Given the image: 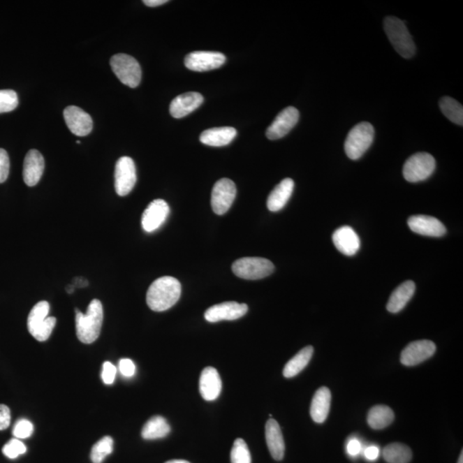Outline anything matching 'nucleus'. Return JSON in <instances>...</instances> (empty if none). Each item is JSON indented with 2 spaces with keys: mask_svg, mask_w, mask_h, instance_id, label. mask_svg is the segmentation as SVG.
<instances>
[{
  "mask_svg": "<svg viewBox=\"0 0 463 463\" xmlns=\"http://www.w3.org/2000/svg\"><path fill=\"white\" fill-rule=\"evenodd\" d=\"M180 295L182 284L176 278L160 277L150 285L147 292V304L154 311H167L178 302Z\"/></svg>",
  "mask_w": 463,
  "mask_h": 463,
  "instance_id": "f257e3e1",
  "label": "nucleus"
},
{
  "mask_svg": "<svg viewBox=\"0 0 463 463\" xmlns=\"http://www.w3.org/2000/svg\"><path fill=\"white\" fill-rule=\"evenodd\" d=\"M103 322V307L99 300H93L89 304L87 312L82 314L76 309V330L79 341L91 344L101 334Z\"/></svg>",
  "mask_w": 463,
  "mask_h": 463,
  "instance_id": "f03ea898",
  "label": "nucleus"
},
{
  "mask_svg": "<svg viewBox=\"0 0 463 463\" xmlns=\"http://www.w3.org/2000/svg\"><path fill=\"white\" fill-rule=\"evenodd\" d=\"M383 29L391 44L402 58L410 59L415 55L416 45L404 22L396 17H387L383 21Z\"/></svg>",
  "mask_w": 463,
  "mask_h": 463,
  "instance_id": "7ed1b4c3",
  "label": "nucleus"
},
{
  "mask_svg": "<svg viewBox=\"0 0 463 463\" xmlns=\"http://www.w3.org/2000/svg\"><path fill=\"white\" fill-rule=\"evenodd\" d=\"M49 311V303L47 301H41L29 312L27 323L29 332L37 341H47L57 322L54 317H48Z\"/></svg>",
  "mask_w": 463,
  "mask_h": 463,
  "instance_id": "20e7f679",
  "label": "nucleus"
},
{
  "mask_svg": "<svg viewBox=\"0 0 463 463\" xmlns=\"http://www.w3.org/2000/svg\"><path fill=\"white\" fill-rule=\"evenodd\" d=\"M375 131L374 126L368 122L358 124L349 131L346 139L345 152L350 159H360L374 142Z\"/></svg>",
  "mask_w": 463,
  "mask_h": 463,
  "instance_id": "39448f33",
  "label": "nucleus"
},
{
  "mask_svg": "<svg viewBox=\"0 0 463 463\" xmlns=\"http://www.w3.org/2000/svg\"><path fill=\"white\" fill-rule=\"evenodd\" d=\"M235 276L246 280H260L274 272V266L269 259L263 258H242L232 265Z\"/></svg>",
  "mask_w": 463,
  "mask_h": 463,
  "instance_id": "423d86ee",
  "label": "nucleus"
},
{
  "mask_svg": "<svg viewBox=\"0 0 463 463\" xmlns=\"http://www.w3.org/2000/svg\"><path fill=\"white\" fill-rule=\"evenodd\" d=\"M110 65L122 84L130 88H137L140 84L142 70L137 59L128 54H118L112 56Z\"/></svg>",
  "mask_w": 463,
  "mask_h": 463,
  "instance_id": "0eeeda50",
  "label": "nucleus"
},
{
  "mask_svg": "<svg viewBox=\"0 0 463 463\" xmlns=\"http://www.w3.org/2000/svg\"><path fill=\"white\" fill-rule=\"evenodd\" d=\"M435 168L436 161L432 154L417 153L406 160L402 172L406 182L417 183L428 179Z\"/></svg>",
  "mask_w": 463,
  "mask_h": 463,
  "instance_id": "6e6552de",
  "label": "nucleus"
},
{
  "mask_svg": "<svg viewBox=\"0 0 463 463\" xmlns=\"http://www.w3.org/2000/svg\"><path fill=\"white\" fill-rule=\"evenodd\" d=\"M115 191L120 197H125L133 191L137 182L135 166L131 157L119 158L115 166Z\"/></svg>",
  "mask_w": 463,
  "mask_h": 463,
  "instance_id": "1a4fd4ad",
  "label": "nucleus"
},
{
  "mask_svg": "<svg viewBox=\"0 0 463 463\" xmlns=\"http://www.w3.org/2000/svg\"><path fill=\"white\" fill-rule=\"evenodd\" d=\"M237 193L235 184L229 179H221L214 184L212 194V206L218 216L227 213L235 201Z\"/></svg>",
  "mask_w": 463,
  "mask_h": 463,
  "instance_id": "9d476101",
  "label": "nucleus"
},
{
  "mask_svg": "<svg viewBox=\"0 0 463 463\" xmlns=\"http://www.w3.org/2000/svg\"><path fill=\"white\" fill-rule=\"evenodd\" d=\"M225 62V55L219 52L195 51L184 59L186 68L198 73L217 69Z\"/></svg>",
  "mask_w": 463,
  "mask_h": 463,
  "instance_id": "9b49d317",
  "label": "nucleus"
},
{
  "mask_svg": "<svg viewBox=\"0 0 463 463\" xmlns=\"http://www.w3.org/2000/svg\"><path fill=\"white\" fill-rule=\"evenodd\" d=\"M434 341L428 340L416 341L402 350L401 362L406 367H415L430 359L436 352Z\"/></svg>",
  "mask_w": 463,
  "mask_h": 463,
  "instance_id": "f8f14e48",
  "label": "nucleus"
},
{
  "mask_svg": "<svg viewBox=\"0 0 463 463\" xmlns=\"http://www.w3.org/2000/svg\"><path fill=\"white\" fill-rule=\"evenodd\" d=\"M248 307L246 304H240L235 301H228L210 307L205 311V318L210 323H217L227 320L239 319L247 314Z\"/></svg>",
  "mask_w": 463,
  "mask_h": 463,
  "instance_id": "ddd939ff",
  "label": "nucleus"
},
{
  "mask_svg": "<svg viewBox=\"0 0 463 463\" xmlns=\"http://www.w3.org/2000/svg\"><path fill=\"white\" fill-rule=\"evenodd\" d=\"M299 119L300 112L295 108L284 109L267 129V138L270 140H277L285 137L298 123Z\"/></svg>",
  "mask_w": 463,
  "mask_h": 463,
  "instance_id": "4468645a",
  "label": "nucleus"
},
{
  "mask_svg": "<svg viewBox=\"0 0 463 463\" xmlns=\"http://www.w3.org/2000/svg\"><path fill=\"white\" fill-rule=\"evenodd\" d=\"M64 118L71 133L78 137H85L93 130V119L80 108L69 106L64 111Z\"/></svg>",
  "mask_w": 463,
  "mask_h": 463,
  "instance_id": "2eb2a0df",
  "label": "nucleus"
},
{
  "mask_svg": "<svg viewBox=\"0 0 463 463\" xmlns=\"http://www.w3.org/2000/svg\"><path fill=\"white\" fill-rule=\"evenodd\" d=\"M170 209L167 202L156 199L150 203L142 216V227L147 233L157 230L168 216Z\"/></svg>",
  "mask_w": 463,
  "mask_h": 463,
  "instance_id": "dca6fc26",
  "label": "nucleus"
},
{
  "mask_svg": "<svg viewBox=\"0 0 463 463\" xmlns=\"http://www.w3.org/2000/svg\"><path fill=\"white\" fill-rule=\"evenodd\" d=\"M409 227L418 235L428 237H442L446 228L441 221L434 216H413L408 221Z\"/></svg>",
  "mask_w": 463,
  "mask_h": 463,
  "instance_id": "f3484780",
  "label": "nucleus"
},
{
  "mask_svg": "<svg viewBox=\"0 0 463 463\" xmlns=\"http://www.w3.org/2000/svg\"><path fill=\"white\" fill-rule=\"evenodd\" d=\"M45 161L43 154L36 149L29 150L26 154L22 177L28 186H35L43 175Z\"/></svg>",
  "mask_w": 463,
  "mask_h": 463,
  "instance_id": "a211bd4d",
  "label": "nucleus"
},
{
  "mask_svg": "<svg viewBox=\"0 0 463 463\" xmlns=\"http://www.w3.org/2000/svg\"><path fill=\"white\" fill-rule=\"evenodd\" d=\"M203 103V97L198 92H187L172 101L169 111L175 119H182L198 109Z\"/></svg>",
  "mask_w": 463,
  "mask_h": 463,
  "instance_id": "6ab92c4d",
  "label": "nucleus"
},
{
  "mask_svg": "<svg viewBox=\"0 0 463 463\" xmlns=\"http://www.w3.org/2000/svg\"><path fill=\"white\" fill-rule=\"evenodd\" d=\"M332 240L337 249L346 256L355 255L360 247L359 236L348 226L337 229L333 233Z\"/></svg>",
  "mask_w": 463,
  "mask_h": 463,
  "instance_id": "aec40b11",
  "label": "nucleus"
},
{
  "mask_svg": "<svg viewBox=\"0 0 463 463\" xmlns=\"http://www.w3.org/2000/svg\"><path fill=\"white\" fill-rule=\"evenodd\" d=\"M221 379L216 369L206 367L203 369L200 380H199V390L205 401H214L220 396L221 391Z\"/></svg>",
  "mask_w": 463,
  "mask_h": 463,
  "instance_id": "412c9836",
  "label": "nucleus"
},
{
  "mask_svg": "<svg viewBox=\"0 0 463 463\" xmlns=\"http://www.w3.org/2000/svg\"><path fill=\"white\" fill-rule=\"evenodd\" d=\"M265 438L271 457L276 461H281L285 454V443L279 424L274 419L267 421Z\"/></svg>",
  "mask_w": 463,
  "mask_h": 463,
  "instance_id": "4be33fe9",
  "label": "nucleus"
},
{
  "mask_svg": "<svg viewBox=\"0 0 463 463\" xmlns=\"http://www.w3.org/2000/svg\"><path fill=\"white\" fill-rule=\"evenodd\" d=\"M295 182L292 179H285L271 191L267 200V207L271 212H277L284 208L293 194Z\"/></svg>",
  "mask_w": 463,
  "mask_h": 463,
  "instance_id": "5701e85b",
  "label": "nucleus"
},
{
  "mask_svg": "<svg viewBox=\"0 0 463 463\" xmlns=\"http://www.w3.org/2000/svg\"><path fill=\"white\" fill-rule=\"evenodd\" d=\"M331 402V393L328 388L321 387L312 398L310 413L316 423L325 422L328 417Z\"/></svg>",
  "mask_w": 463,
  "mask_h": 463,
  "instance_id": "b1692460",
  "label": "nucleus"
},
{
  "mask_svg": "<svg viewBox=\"0 0 463 463\" xmlns=\"http://www.w3.org/2000/svg\"><path fill=\"white\" fill-rule=\"evenodd\" d=\"M416 284L412 281H406L394 290L387 303V310L391 314H397L406 307L412 299L416 292Z\"/></svg>",
  "mask_w": 463,
  "mask_h": 463,
  "instance_id": "393cba45",
  "label": "nucleus"
},
{
  "mask_svg": "<svg viewBox=\"0 0 463 463\" xmlns=\"http://www.w3.org/2000/svg\"><path fill=\"white\" fill-rule=\"evenodd\" d=\"M236 135L237 131L233 127L212 128V129L203 131L200 135V141L202 144L205 145L222 147L231 144Z\"/></svg>",
  "mask_w": 463,
  "mask_h": 463,
  "instance_id": "a878e982",
  "label": "nucleus"
},
{
  "mask_svg": "<svg viewBox=\"0 0 463 463\" xmlns=\"http://www.w3.org/2000/svg\"><path fill=\"white\" fill-rule=\"evenodd\" d=\"M314 349L311 346L301 349L295 356H293L288 361L284 369V376L285 378L291 379L298 375L307 367L309 362L314 355Z\"/></svg>",
  "mask_w": 463,
  "mask_h": 463,
  "instance_id": "bb28decb",
  "label": "nucleus"
},
{
  "mask_svg": "<svg viewBox=\"0 0 463 463\" xmlns=\"http://www.w3.org/2000/svg\"><path fill=\"white\" fill-rule=\"evenodd\" d=\"M395 413L390 406L385 405H376L371 409L367 416V422L370 427L374 430L389 427L393 422Z\"/></svg>",
  "mask_w": 463,
  "mask_h": 463,
  "instance_id": "cd10ccee",
  "label": "nucleus"
},
{
  "mask_svg": "<svg viewBox=\"0 0 463 463\" xmlns=\"http://www.w3.org/2000/svg\"><path fill=\"white\" fill-rule=\"evenodd\" d=\"M170 431V425L165 418L154 416L147 421L145 427H142V436L146 440L163 439L169 434Z\"/></svg>",
  "mask_w": 463,
  "mask_h": 463,
  "instance_id": "c85d7f7f",
  "label": "nucleus"
},
{
  "mask_svg": "<svg viewBox=\"0 0 463 463\" xmlns=\"http://www.w3.org/2000/svg\"><path fill=\"white\" fill-rule=\"evenodd\" d=\"M383 455L388 463H409L413 457L411 449L405 444L399 443L387 446Z\"/></svg>",
  "mask_w": 463,
  "mask_h": 463,
  "instance_id": "c756f323",
  "label": "nucleus"
},
{
  "mask_svg": "<svg viewBox=\"0 0 463 463\" xmlns=\"http://www.w3.org/2000/svg\"><path fill=\"white\" fill-rule=\"evenodd\" d=\"M440 109L444 116L457 125H463V108L458 101L449 96L441 98L439 101Z\"/></svg>",
  "mask_w": 463,
  "mask_h": 463,
  "instance_id": "7c9ffc66",
  "label": "nucleus"
},
{
  "mask_svg": "<svg viewBox=\"0 0 463 463\" xmlns=\"http://www.w3.org/2000/svg\"><path fill=\"white\" fill-rule=\"evenodd\" d=\"M112 450H114V440L111 436H104L92 447L90 458L93 463H103Z\"/></svg>",
  "mask_w": 463,
  "mask_h": 463,
  "instance_id": "2f4dec72",
  "label": "nucleus"
},
{
  "mask_svg": "<svg viewBox=\"0 0 463 463\" xmlns=\"http://www.w3.org/2000/svg\"><path fill=\"white\" fill-rule=\"evenodd\" d=\"M232 463H251V457L246 442L242 439H237L231 450Z\"/></svg>",
  "mask_w": 463,
  "mask_h": 463,
  "instance_id": "473e14b6",
  "label": "nucleus"
},
{
  "mask_svg": "<svg viewBox=\"0 0 463 463\" xmlns=\"http://www.w3.org/2000/svg\"><path fill=\"white\" fill-rule=\"evenodd\" d=\"M17 106V94L14 90H0V114L13 111Z\"/></svg>",
  "mask_w": 463,
  "mask_h": 463,
  "instance_id": "72a5a7b5",
  "label": "nucleus"
},
{
  "mask_svg": "<svg viewBox=\"0 0 463 463\" xmlns=\"http://www.w3.org/2000/svg\"><path fill=\"white\" fill-rule=\"evenodd\" d=\"M27 450L25 444L20 439H13L3 447L2 453L6 457L16 459Z\"/></svg>",
  "mask_w": 463,
  "mask_h": 463,
  "instance_id": "f704fd0d",
  "label": "nucleus"
},
{
  "mask_svg": "<svg viewBox=\"0 0 463 463\" xmlns=\"http://www.w3.org/2000/svg\"><path fill=\"white\" fill-rule=\"evenodd\" d=\"M34 425L29 420L22 419L15 424L13 428V436L17 439L29 438L33 434Z\"/></svg>",
  "mask_w": 463,
  "mask_h": 463,
  "instance_id": "c9c22d12",
  "label": "nucleus"
},
{
  "mask_svg": "<svg viewBox=\"0 0 463 463\" xmlns=\"http://www.w3.org/2000/svg\"><path fill=\"white\" fill-rule=\"evenodd\" d=\"M10 172V159L8 154L3 149H0V184L6 182Z\"/></svg>",
  "mask_w": 463,
  "mask_h": 463,
  "instance_id": "e433bc0d",
  "label": "nucleus"
},
{
  "mask_svg": "<svg viewBox=\"0 0 463 463\" xmlns=\"http://www.w3.org/2000/svg\"><path fill=\"white\" fill-rule=\"evenodd\" d=\"M117 374V369L111 362H104L103 372H101V379L106 385L114 383Z\"/></svg>",
  "mask_w": 463,
  "mask_h": 463,
  "instance_id": "4c0bfd02",
  "label": "nucleus"
},
{
  "mask_svg": "<svg viewBox=\"0 0 463 463\" xmlns=\"http://www.w3.org/2000/svg\"><path fill=\"white\" fill-rule=\"evenodd\" d=\"M119 369L120 374L126 378H131L135 374V366L133 360L122 359L119 361Z\"/></svg>",
  "mask_w": 463,
  "mask_h": 463,
  "instance_id": "58836bf2",
  "label": "nucleus"
},
{
  "mask_svg": "<svg viewBox=\"0 0 463 463\" xmlns=\"http://www.w3.org/2000/svg\"><path fill=\"white\" fill-rule=\"evenodd\" d=\"M10 425V410L9 406L0 404V431L6 430Z\"/></svg>",
  "mask_w": 463,
  "mask_h": 463,
  "instance_id": "ea45409f",
  "label": "nucleus"
},
{
  "mask_svg": "<svg viewBox=\"0 0 463 463\" xmlns=\"http://www.w3.org/2000/svg\"><path fill=\"white\" fill-rule=\"evenodd\" d=\"M347 450L350 455L355 457V455L360 453L361 444L357 439H352L351 441H349L348 443Z\"/></svg>",
  "mask_w": 463,
  "mask_h": 463,
  "instance_id": "a19ab883",
  "label": "nucleus"
},
{
  "mask_svg": "<svg viewBox=\"0 0 463 463\" xmlns=\"http://www.w3.org/2000/svg\"><path fill=\"white\" fill-rule=\"evenodd\" d=\"M364 454L365 457H366L368 460L374 461L376 458L379 457V448L376 446L368 447L366 450H365Z\"/></svg>",
  "mask_w": 463,
  "mask_h": 463,
  "instance_id": "79ce46f5",
  "label": "nucleus"
},
{
  "mask_svg": "<svg viewBox=\"0 0 463 463\" xmlns=\"http://www.w3.org/2000/svg\"><path fill=\"white\" fill-rule=\"evenodd\" d=\"M168 0H145L144 3L147 6L157 7L168 3Z\"/></svg>",
  "mask_w": 463,
  "mask_h": 463,
  "instance_id": "37998d69",
  "label": "nucleus"
},
{
  "mask_svg": "<svg viewBox=\"0 0 463 463\" xmlns=\"http://www.w3.org/2000/svg\"><path fill=\"white\" fill-rule=\"evenodd\" d=\"M166 463H190V462L186 460H172V461H168Z\"/></svg>",
  "mask_w": 463,
  "mask_h": 463,
  "instance_id": "c03bdc74",
  "label": "nucleus"
},
{
  "mask_svg": "<svg viewBox=\"0 0 463 463\" xmlns=\"http://www.w3.org/2000/svg\"><path fill=\"white\" fill-rule=\"evenodd\" d=\"M457 463H463V451H462V453L460 455V457H459V460Z\"/></svg>",
  "mask_w": 463,
  "mask_h": 463,
  "instance_id": "a18cd8bd",
  "label": "nucleus"
},
{
  "mask_svg": "<svg viewBox=\"0 0 463 463\" xmlns=\"http://www.w3.org/2000/svg\"><path fill=\"white\" fill-rule=\"evenodd\" d=\"M77 144H78V145H80V144H81V142H80V141H77Z\"/></svg>",
  "mask_w": 463,
  "mask_h": 463,
  "instance_id": "49530a36",
  "label": "nucleus"
}]
</instances>
